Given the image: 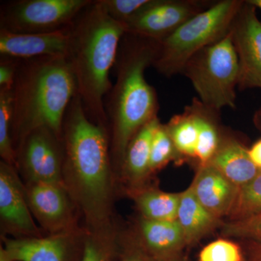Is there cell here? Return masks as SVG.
I'll return each mask as SVG.
<instances>
[{
	"instance_id": "obj_5",
	"label": "cell",
	"mask_w": 261,
	"mask_h": 261,
	"mask_svg": "<svg viewBox=\"0 0 261 261\" xmlns=\"http://www.w3.org/2000/svg\"><path fill=\"white\" fill-rule=\"evenodd\" d=\"M243 3V0L216 2L189 19L160 42L152 66L165 76L181 73L196 53L227 35Z\"/></svg>"
},
{
	"instance_id": "obj_3",
	"label": "cell",
	"mask_w": 261,
	"mask_h": 261,
	"mask_svg": "<svg viewBox=\"0 0 261 261\" xmlns=\"http://www.w3.org/2000/svg\"><path fill=\"white\" fill-rule=\"evenodd\" d=\"M160 42L126 33L122 39L116 68V82L105 99L111 129V158L122 164L127 147L136 134L158 117L157 94L145 79L153 64Z\"/></svg>"
},
{
	"instance_id": "obj_29",
	"label": "cell",
	"mask_w": 261,
	"mask_h": 261,
	"mask_svg": "<svg viewBox=\"0 0 261 261\" xmlns=\"http://www.w3.org/2000/svg\"><path fill=\"white\" fill-rule=\"evenodd\" d=\"M108 15L126 24L150 3L151 0H99Z\"/></svg>"
},
{
	"instance_id": "obj_24",
	"label": "cell",
	"mask_w": 261,
	"mask_h": 261,
	"mask_svg": "<svg viewBox=\"0 0 261 261\" xmlns=\"http://www.w3.org/2000/svg\"><path fill=\"white\" fill-rule=\"evenodd\" d=\"M116 243L112 231H90L84 239L81 261H113L116 255Z\"/></svg>"
},
{
	"instance_id": "obj_35",
	"label": "cell",
	"mask_w": 261,
	"mask_h": 261,
	"mask_svg": "<svg viewBox=\"0 0 261 261\" xmlns=\"http://www.w3.org/2000/svg\"><path fill=\"white\" fill-rule=\"evenodd\" d=\"M250 4L253 5L256 9L261 10V0H247Z\"/></svg>"
},
{
	"instance_id": "obj_8",
	"label": "cell",
	"mask_w": 261,
	"mask_h": 261,
	"mask_svg": "<svg viewBox=\"0 0 261 261\" xmlns=\"http://www.w3.org/2000/svg\"><path fill=\"white\" fill-rule=\"evenodd\" d=\"M16 165L32 183H63V147L61 137L42 127L27 136L16 149Z\"/></svg>"
},
{
	"instance_id": "obj_26",
	"label": "cell",
	"mask_w": 261,
	"mask_h": 261,
	"mask_svg": "<svg viewBox=\"0 0 261 261\" xmlns=\"http://www.w3.org/2000/svg\"><path fill=\"white\" fill-rule=\"evenodd\" d=\"M175 158H176V152L172 140L168 134L166 125L161 123L152 139L149 172H153L163 167Z\"/></svg>"
},
{
	"instance_id": "obj_2",
	"label": "cell",
	"mask_w": 261,
	"mask_h": 261,
	"mask_svg": "<svg viewBox=\"0 0 261 261\" xmlns=\"http://www.w3.org/2000/svg\"><path fill=\"white\" fill-rule=\"evenodd\" d=\"M67 61L74 76L77 95L91 121L108 128L105 99L112 88L116 65L126 25L108 14L99 0L92 1L68 27Z\"/></svg>"
},
{
	"instance_id": "obj_15",
	"label": "cell",
	"mask_w": 261,
	"mask_h": 261,
	"mask_svg": "<svg viewBox=\"0 0 261 261\" xmlns=\"http://www.w3.org/2000/svg\"><path fill=\"white\" fill-rule=\"evenodd\" d=\"M191 186L199 202L217 219L229 214L239 191L210 164L200 166Z\"/></svg>"
},
{
	"instance_id": "obj_31",
	"label": "cell",
	"mask_w": 261,
	"mask_h": 261,
	"mask_svg": "<svg viewBox=\"0 0 261 261\" xmlns=\"http://www.w3.org/2000/svg\"><path fill=\"white\" fill-rule=\"evenodd\" d=\"M120 261H153L146 253L139 242L128 244L124 246Z\"/></svg>"
},
{
	"instance_id": "obj_30",
	"label": "cell",
	"mask_w": 261,
	"mask_h": 261,
	"mask_svg": "<svg viewBox=\"0 0 261 261\" xmlns=\"http://www.w3.org/2000/svg\"><path fill=\"white\" fill-rule=\"evenodd\" d=\"M18 60L2 58L0 60V89H12L14 84Z\"/></svg>"
},
{
	"instance_id": "obj_12",
	"label": "cell",
	"mask_w": 261,
	"mask_h": 261,
	"mask_svg": "<svg viewBox=\"0 0 261 261\" xmlns=\"http://www.w3.org/2000/svg\"><path fill=\"white\" fill-rule=\"evenodd\" d=\"M25 195L14 166L1 161L0 164V215L10 231L36 236L38 229L32 219Z\"/></svg>"
},
{
	"instance_id": "obj_33",
	"label": "cell",
	"mask_w": 261,
	"mask_h": 261,
	"mask_svg": "<svg viewBox=\"0 0 261 261\" xmlns=\"http://www.w3.org/2000/svg\"><path fill=\"white\" fill-rule=\"evenodd\" d=\"M247 261H261V242L252 244Z\"/></svg>"
},
{
	"instance_id": "obj_34",
	"label": "cell",
	"mask_w": 261,
	"mask_h": 261,
	"mask_svg": "<svg viewBox=\"0 0 261 261\" xmlns=\"http://www.w3.org/2000/svg\"><path fill=\"white\" fill-rule=\"evenodd\" d=\"M254 121H255L257 126L261 128V108L255 113V116H254Z\"/></svg>"
},
{
	"instance_id": "obj_7",
	"label": "cell",
	"mask_w": 261,
	"mask_h": 261,
	"mask_svg": "<svg viewBox=\"0 0 261 261\" xmlns=\"http://www.w3.org/2000/svg\"><path fill=\"white\" fill-rule=\"evenodd\" d=\"M92 0H18L0 10V30L18 34L68 28Z\"/></svg>"
},
{
	"instance_id": "obj_22",
	"label": "cell",
	"mask_w": 261,
	"mask_h": 261,
	"mask_svg": "<svg viewBox=\"0 0 261 261\" xmlns=\"http://www.w3.org/2000/svg\"><path fill=\"white\" fill-rule=\"evenodd\" d=\"M180 194L149 190L136 197L142 219L153 221H175L177 218Z\"/></svg>"
},
{
	"instance_id": "obj_6",
	"label": "cell",
	"mask_w": 261,
	"mask_h": 261,
	"mask_svg": "<svg viewBox=\"0 0 261 261\" xmlns=\"http://www.w3.org/2000/svg\"><path fill=\"white\" fill-rule=\"evenodd\" d=\"M203 106L216 113L236 108L240 65L231 33L192 57L181 71Z\"/></svg>"
},
{
	"instance_id": "obj_4",
	"label": "cell",
	"mask_w": 261,
	"mask_h": 261,
	"mask_svg": "<svg viewBox=\"0 0 261 261\" xmlns=\"http://www.w3.org/2000/svg\"><path fill=\"white\" fill-rule=\"evenodd\" d=\"M76 95V84L65 56L18 60L13 87L14 148L15 144L17 149L29 134L42 127L61 138L65 113Z\"/></svg>"
},
{
	"instance_id": "obj_16",
	"label": "cell",
	"mask_w": 261,
	"mask_h": 261,
	"mask_svg": "<svg viewBox=\"0 0 261 261\" xmlns=\"http://www.w3.org/2000/svg\"><path fill=\"white\" fill-rule=\"evenodd\" d=\"M139 243L153 261H172L186 245L177 220L153 221L142 219Z\"/></svg>"
},
{
	"instance_id": "obj_36",
	"label": "cell",
	"mask_w": 261,
	"mask_h": 261,
	"mask_svg": "<svg viewBox=\"0 0 261 261\" xmlns=\"http://www.w3.org/2000/svg\"><path fill=\"white\" fill-rule=\"evenodd\" d=\"M0 261H10L9 259L8 258L4 253H3V251L0 252Z\"/></svg>"
},
{
	"instance_id": "obj_25",
	"label": "cell",
	"mask_w": 261,
	"mask_h": 261,
	"mask_svg": "<svg viewBox=\"0 0 261 261\" xmlns=\"http://www.w3.org/2000/svg\"><path fill=\"white\" fill-rule=\"evenodd\" d=\"M261 213V171L251 181L239 189L228 216L231 221Z\"/></svg>"
},
{
	"instance_id": "obj_19",
	"label": "cell",
	"mask_w": 261,
	"mask_h": 261,
	"mask_svg": "<svg viewBox=\"0 0 261 261\" xmlns=\"http://www.w3.org/2000/svg\"><path fill=\"white\" fill-rule=\"evenodd\" d=\"M161 123L159 117H156L142 127L130 141L121 166L130 181H142L150 173L151 146L154 133Z\"/></svg>"
},
{
	"instance_id": "obj_23",
	"label": "cell",
	"mask_w": 261,
	"mask_h": 261,
	"mask_svg": "<svg viewBox=\"0 0 261 261\" xmlns=\"http://www.w3.org/2000/svg\"><path fill=\"white\" fill-rule=\"evenodd\" d=\"M13 88L0 89V154L3 161L16 165V152L12 137Z\"/></svg>"
},
{
	"instance_id": "obj_17",
	"label": "cell",
	"mask_w": 261,
	"mask_h": 261,
	"mask_svg": "<svg viewBox=\"0 0 261 261\" xmlns=\"http://www.w3.org/2000/svg\"><path fill=\"white\" fill-rule=\"evenodd\" d=\"M207 164L239 189L251 181L260 171L250 159L248 149L232 139L221 140L219 149Z\"/></svg>"
},
{
	"instance_id": "obj_27",
	"label": "cell",
	"mask_w": 261,
	"mask_h": 261,
	"mask_svg": "<svg viewBox=\"0 0 261 261\" xmlns=\"http://www.w3.org/2000/svg\"><path fill=\"white\" fill-rule=\"evenodd\" d=\"M199 261H245V259L238 244L219 239L202 249Z\"/></svg>"
},
{
	"instance_id": "obj_32",
	"label": "cell",
	"mask_w": 261,
	"mask_h": 261,
	"mask_svg": "<svg viewBox=\"0 0 261 261\" xmlns=\"http://www.w3.org/2000/svg\"><path fill=\"white\" fill-rule=\"evenodd\" d=\"M248 154L252 163L261 171V139L248 149Z\"/></svg>"
},
{
	"instance_id": "obj_14",
	"label": "cell",
	"mask_w": 261,
	"mask_h": 261,
	"mask_svg": "<svg viewBox=\"0 0 261 261\" xmlns=\"http://www.w3.org/2000/svg\"><path fill=\"white\" fill-rule=\"evenodd\" d=\"M73 233L51 234L44 238L6 239L1 251L10 261H69Z\"/></svg>"
},
{
	"instance_id": "obj_9",
	"label": "cell",
	"mask_w": 261,
	"mask_h": 261,
	"mask_svg": "<svg viewBox=\"0 0 261 261\" xmlns=\"http://www.w3.org/2000/svg\"><path fill=\"white\" fill-rule=\"evenodd\" d=\"M213 3L198 0H151L125 24L126 33L161 42Z\"/></svg>"
},
{
	"instance_id": "obj_21",
	"label": "cell",
	"mask_w": 261,
	"mask_h": 261,
	"mask_svg": "<svg viewBox=\"0 0 261 261\" xmlns=\"http://www.w3.org/2000/svg\"><path fill=\"white\" fill-rule=\"evenodd\" d=\"M166 125L174 145L176 157L194 158L198 140V122L193 105L171 118Z\"/></svg>"
},
{
	"instance_id": "obj_13",
	"label": "cell",
	"mask_w": 261,
	"mask_h": 261,
	"mask_svg": "<svg viewBox=\"0 0 261 261\" xmlns=\"http://www.w3.org/2000/svg\"><path fill=\"white\" fill-rule=\"evenodd\" d=\"M68 28L34 34L0 30V55L2 58L15 60L65 56L68 44Z\"/></svg>"
},
{
	"instance_id": "obj_11",
	"label": "cell",
	"mask_w": 261,
	"mask_h": 261,
	"mask_svg": "<svg viewBox=\"0 0 261 261\" xmlns=\"http://www.w3.org/2000/svg\"><path fill=\"white\" fill-rule=\"evenodd\" d=\"M27 202L39 224L51 234L73 233V202L64 185L29 182Z\"/></svg>"
},
{
	"instance_id": "obj_10",
	"label": "cell",
	"mask_w": 261,
	"mask_h": 261,
	"mask_svg": "<svg viewBox=\"0 0 261 261\" xmlns=\"http://www.w3.org/2000/svg\"><path fill=\"white\" fill-rule=\"evenodd\" d=\"M230 33L240 65L239 89H261V21L256 8L247 0L233 20Z\"/></svg>"
},
{
	"instance_id": "obj_18",
	"label": "cell",
	"mask_w": 261,
	"mask_h": 261,
	"mask_svg": "<svg viewBox=\"0 0 261 261\" xmlns=\"http://www.w3.org/2000/svg\"><path fill=\"white\" fill-rule=\"evenodd\" d=\"M177 220L186 244L195 243L208 233L218 224L217 218L202 206L193 188L189 187L180 193Z\"/></svg>"
},
{
	"instance_id": "obj_1",
	"label": "cell",
	"mask_w": 261,
	"mask_h": 261,
	"mask_svg": "<svg viewBox=\"0 0 261 261\" xmlns=\"http://www.w3.org/2000/svg\"><path fill=\"white\" fill-rule=\"evenodd\" d=\"M63 183L90 231L111 228L112 158L108 128L91 121L78 95L70 102L61 135Z\"/></svg>"
},
{
	"instance_id": "obj_37",
	"label": "cell",
	"mask_w": 261,
	"mask_h": 261,
	"mask_svg": "<svg viewBox=\"0 0 261 261\" xmlns=\"http://www.w3.org/2000/svg\"><path fill=\"white\" fill-rule=\"evenodd\" d=\"M172 261H176V260H172Z\"/></svg>"
},
{
	"instance_id": "obj_28",
	"label": "cell",
	"mask_w": 261,
	"mask_h": 261,
	"mask_svg": "<svg viewBox=\"0 0 261 261\" xmlns=\"http://www.w3.org/2000/svg\"><path fill=\"white\" fill-rule=\"evenodd\" d=\"M222 232L225 236L261 242V213L225 224Z\"/></svg>"
},
{
	"instance_id": "obj_20",
	"label": "cell",
	"mask_w": 261,
	"mask_h": 261,
	"mask_svg": "<svg viewBox=\"0 0 261 261\" xmlns=\"http://www.w3.org/2000/svg\"><path fill=\"white\" fill-rule=\"evenodd\" d=\"M192 104L197 115L199 130L195 159L200 162V166H205L214 158L222 140L216 121L219 113L206 108L198 98H195Z\"/></svg>"
}]
</instances>
